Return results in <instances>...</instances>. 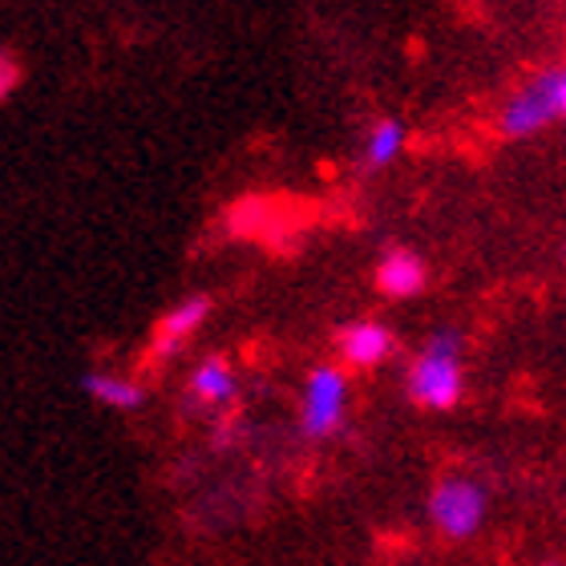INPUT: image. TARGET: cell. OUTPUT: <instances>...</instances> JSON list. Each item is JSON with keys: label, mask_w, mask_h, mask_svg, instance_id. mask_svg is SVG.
Returning a JSON list of instances; mask_svg holds the SVG:
<instances>
[{"label": "cell", "mask_w": 566, "mask_h": 566, "mask_svg": "<svg viewBox=\"0 0 566 566\" xmlns=\"http://www.w3.org/2000/svg\"><path fill=\"white\" fill-rule=\"evenodd\" d=\"M211 312H214L211 295H202V292L175 300V304L166 307L163 316L154 319L150 360H158V365H166V360H178V356H182L190 348V340H195V336H199V332L207 328Z\"/></svg>", "instance_id": "obj_5"}, {"label": "cell", "mask_w": 566, "mask_h": 566, "mask_svg": "<svg viewBox=\"0 0 566 566\" xmlns=\"http://www.w3.org/2000/svg\"><path fill=\"white\" fill-rule=\"evenodd\" d=\"M353 413V377L336 360H319L307 368L304 389H300V409H295V429L304 441L319 446L344 433Z\"/></svg>", "instance_id": "obj_2"}, {"label": "cell", "mask_w": 566, "mask_h": 566, "mask_svg": "<svg viewBox=\"0 0 566 566\" xmlns=\"http://www.w3.org/2000/svg\"><path fill=\"white\" fill-rule=\"evenodd\" d=\"M555 85H558V118H566V70H555Z\"/></svg>", "instance_id": "obj_12"}, {"label": "cell", "mask_w": 566, "mask_h": 566, "mask_svg": "<svg viewBox=\"0 0 566 566\" xmlns=\"http://www.w3.org/2000/svg\"><path fill=\"white\" fill-rule=\"evenodd\" d=\"M405 122L401 118H380L373 122V130L365 134V146H360V166L365 170H385L401 158L405 150Z\"/></svg>", "instance_id": "obj_10"}, {"label": "cell", "mask_w": 566, "mask_h": 566, "mask_svg": "<svg viewBox=\"0 0 566 566\" xmlns=\"http://www.w3.org/2000/svg\"><path fill=\"white\" fill-rule=\"evenodd\" d=\"M82 392L109 413H138L146 405V385L130 373H114V368H90L82 377Z\"/></svg>", "instance_id": "obj_9"}, {"label": "cell", "mask_w": 566, "mask_h": 566, "mask_svg": "<svg viewBox=\"0 0 566 566\" xmlns=\"http://www.w3.org/2000/svg\"><path fill=\"white\" fill-rule=\"evenodd\" d=\"M424 514L446 543H470L490 518V490L473 473H441L424 497Z\"/></svg>", "instance_id": "obj_3"}, {"label": "cell", "mask_w": 566, "mask_h": 566, "mask_svg": "<svg viewBox=\"0 0 566 566\" xmlns=\"http://www.w3.org/2000/svg\"><path fill=\"white\" fill-rule=\"evenodd\" d=\"M239 397V373L227 356L211 353L190 365L187 401L195 413H227Z\"/></svg>", "instance_id": "obj_7"}, {"label": "cell", "mask_w": 566, "mask_h": 566, "mask_svg": "<svg viewBox=\"0 0 566 566\" xmlns=\"http://www.w3.org/2000/svg\"><path fill=\"white\" fill-rule=\"evenodd\" d=\"M21 82H24L21 61L0 49V102H9V97L17 94V90H21Z\"/></svg>", "instance_id": "obj_11"}, {"label": "cell", "mask_w": 566, "mask_h": 566, "mask_svg": "<svg viewBox=\"0 0 566 566\" xmlns=\"http://www.w3.org/2000/svg\"><path fill=\"white\" fill-rule=\"evenodd\" d=\"M551 122H558V85L555 70L534 73L531 82H522L514 94L497 109V130L506 138H531L543 134Z\"/></svg>", "instance_id": "obj_4"}, {"label": "cell", "mask_w": 566, "mask_h": 566, "mask_svg": "<svg viewBox=\"0 0 566 566\" xmlns=\"http://www.w3.org/2000/svg\"><path fill=\"white\" fill-rule=\"evenodd\" d=\"M534 566H566V563H563V558H538Z\"/></svg>", "instance_id": "obj_13"}, {"label": "cell", "mask_w": 566, "mask_h": 566, "mask_svg": "<svg viewBox=\"0 0 566 566\" xmlns=\"http://www.w3.org/2000/svg\"><path fill=\"white\" fill-rule=\"evenodd\" d=\"M373 283L385 300H413V295L424 292L429 283V268L417 251L409 248H389L377 260V272H373Z\"/></svg>", "instance_id": "obj_8"}, {"label": "cell", "mask_w": 566, "mask_h": 566, "mask_svg": "<svg viewBox=\"0 0 566 566\" xmlns=\"http://www.w3.org/2000/svg\"><path fill=\"white\" fill-rule=\"evenodd\" d=\"M405 397L424 413H449L465 397V336L458 328H437L424 336L405 368Z\"/></svg>", "instance_id": "obj_1"}, {"label": "cell", "mask_w": 566, "mask_h": 566, "mask_svg": "<svg viewBox=\"0 0 566 566\" xmlns=\"http://www.w3.org/2000/svg\"><path fill=\"white\" fill-rule=\"evenodd\" d=\"M336 365L373 373L397 356V332L385 319H348L336 328Z\"/></svg>", "instance_id": "obj_6"}]
</instances>
